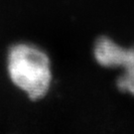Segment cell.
<instances>
[{"label":"cell","instance_id":"6da1fadb","mask_svg":"<svg viewBox=\"0 0 134 134\" xmlns=\"http://www.w3.org/2000/svg\"><path fill=\"white\" fill-rule=\"evenodd\" d=\"M8 72L15 86L33 100L46 96L51 86L52 74L48 56L30 45L20 44L10 50Z\"/></svg>","mask_w":134,"mask_h":134},{"label":"cell","instance_id":"7a4b0ae2","mask_svg":"<svg viewBox=\"0 0 134 134\" xmlns=\"http://www.w3.org/2000/svg\"><path fill=\"white\" fill-rule=\"evenodd\" d=\"M96 63L105 69H121L115 85L122 93L134 96V45L123 47L108 36H100L93 45Z\"/></svg>","mask_w":134,"mask_h":134}]
</instances>
